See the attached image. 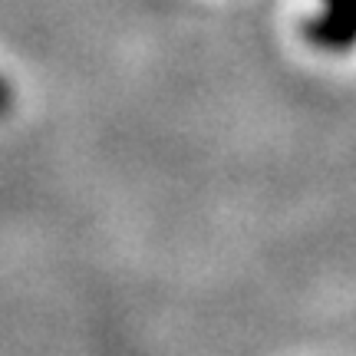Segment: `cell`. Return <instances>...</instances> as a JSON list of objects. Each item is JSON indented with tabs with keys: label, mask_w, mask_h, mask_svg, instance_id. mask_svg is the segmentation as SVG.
I'll return each instance as SVG.
<instances>
[{
	"label": "cell",
	"mask_w": 356,
	"mask_h": 356,
	"mask_svg": "<svg viewBox=\"0 0 356 356\" xmlns=\"http://www.w3.org/2000/svg\"><path fill=\"white\" fill-rule=\"evenodd\" d=\"M304 40L317 50L346 53L356 47V0H323V13L304 20Z\"/></svg>",
	"instance_id": "obj_1"
},
{
	"label": "cell",
	"mask_w": 356,
	"mask_h": 356,
	"mask_svg": "<svg viewBox=\"0 0 356 356\" xmlns=\"http://www.w3.org/2000/svg\"><path fill=\"white\" fill-rule=\"evenodd\" d=\"M13 102H17V92H13L10 79H7V76H0V119H3V115H10Z\"/></svg>",
	"instance_id": "obj_2"
}]
</instances>
